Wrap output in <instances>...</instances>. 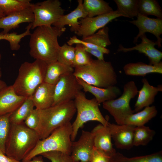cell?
I'll return each instance as SVG.
<instances>
[{
	"instance_id": "obj_15",
	"label": "cell",
	"mask_w": 162,
	"mask_h": 162,
	"mask_svg": "<svg viewBox=\"0 0 162 162\" xmlns=\"http://www.w3.org/2000/svg\"><path fill=\"white\" fill-rule=\"evenodd\" d=\"M141 40V43L136 44L134 47L126 48L119 44L117 50L118 52H126L133 50H137L139 53H143L147 56L149 61V64L154 65L160 62L162 58V52L154 47L158 43L148 39L145 34L139 37Z\"/></svg>"
},
{
	"instance_id": "obj_19",
	"label": "cell",
	"mask_w": 162,
	"mask_h": 162,
	"mask_svg": "<svg viewBox=\"0 0 162 162\" xmlns=\"http://www.w3.org/2000/svg\"><path fill=\"white\" fill-rule=\"evenodd\" d=\"M76 78L84 91L90 92L94 95L99 104L106 101L115 99L121 94L120 89L116 86L106 88H100L88 84L80 79Z\"/></svg>"
},
{
	"instance_id": "obj_35",
	"label": "cell",
	"mask_w": 162,
	"mask_h": 162,
	"mask_svg": "<svg viewBox=\"0 0 162 162\" xmlns=\"http://www.w3.org/2000/svg\"><path fill=\"white\" fill-rule=\"evenodd\" d=\"M11 113L0 116V149L5 154V145L10 126Z\"/></svg>"
},
{
	"instance_id": "obj_39",
	"label": "cell",
	"mask_w": 162,
	"mask_h": 162,
	"mask_svg": "<svg viewBox=\"0 0 162 162\" xmlns=\"http://www.w3.org/2000/svg\"><path fill=\"white\" fill-rule=\"evenodd\" d=\"M39 122L38 110L35 108L28 115L24 123L28 128L36 131Z\"/></svg>"
},
{
	"instance_id": "obj_8",
	"label": "cell",
	"mask_w": 162,
	"mask_h": 162,
	"mask_svg": "<svg viewBox=\"0 0 162 162\" xmlns=\"http://www.w3.org/2000/svg\"><path fill=\"white\" fill-rule=\"evenodd\" d=\"M138 90L135 82L130 81L124 86L123 92L117 99L106 101L103 107L113 117L117 124H124L125 118L134 113L130 106L131 100L138 93Z\"/></svg>"
},
{
	"instance_id": "obj_30",
	"label": "cell",
	"mask_w": 162,
	"mask_h": 162,
	"mask_svg": "<svg viewBox=\"0 0 162 162\" xmlns=\"http://www.w3.org/2000/svg\"><path fill=\"white\" fill-rule=\"evenodd\" d=\"M155 133L154 130L145 125L136 127L134 133L133 146L147 145L153 139Z\"/></svg>"
},
{
	"instance_id": "obj_48",
	"label": "cell",
	"mask_w": 162,
	"mask_h": 162,
	"mask_svg": "<svg viewBox=\"0 0 162 162\" xmlns=\"http://www.w3.org/2000/svg\"><path fill=\"white\" fill-rule=\"evenodd\" d=\"M73 162H79V161H74Z\"/></svg>"
},
{
	"instance_id": "obj_33",
	"label": "cell",
	"mask_w": 162,
	"mask_h": 162,
	"mask_svg": "<svg viewBox=\"0 0 162 162\" xmlns=\"http://www.w3.org/2000/svg\"><path fill=\"white\" fill-rule=\"evenodd\" d=\"M109 28L105 26L94 34L82 38V40L97 46L106 48L111 44L109 36Z\"/></svg>"
},
{
	"instance_id": "obj_41",
	"label": "cell",
	"mask_w": 162,
	"mask_h": 162,
	"mask_svg": "<svg viewBox=\"0 0 162 162\" xmlns=\"http://www.w3.org/2000/svg\"><path fill=\"white\" fill-rule=\"evenodd\" d=\"M84 49L86 51L98 59L100 60H104V53L98 49L89 48L84 46Z\"/></svg>"
},
{
	"instance_id": "obj_32",
	"label": "cell",
	"mask_w": 162,
	"mask_h": 162,
	"mask_svg": "<svg viewBox=\"0 0 162 162\" xmlns=\"http://www.w3.org/2000/svg\"><path fill=\"white\" fill-rule=\"evenodd\" d=\"M139 13L146 16H154L162 19V10L158 2L156 0H139Z\"/></svg>"
},
{
	"instance_id": "obj_42",
	"label": "cell",
	"mask_w": 162,
	"mask_h": 162,
	"mask_svg": "<svg viewBox=\"0 0 162 162\" xmlns=\"http://www.w3.org/2000/svg\"><path fill=\"white\" fill-rule=\"evenodd\" d=\"M15 160L7 156L0 149V162H14Z\"/></svg>"
},
{
	"instance_id": "obj_9",
	"label": "cell",
	"mask_w": 162,
	"mask_h": 162,
	"mask_svg": "<svg viewBox=\"0 0 162 162\" xmlns=\"http://www.w3.org/2000/svg\"><path fill=\"white\" fill-rule=\"evenodd\" d=\"M30 8L34 16L31 29L42 26H52L64 15V11L58 0H46L32 3Z\"/></svg>"
},
{
	"instance_id": "obj_12",
	"label": "cell",
	"mask_w": 162,
	"mask_h": 162,
	"mask_svg": "<svg viewBox=\"0 0 162 162\" xmlns=\"http://www.w3.org/2000/svg\"><path fill=\"white\" fill-rule=\"evenodd\" d=\"M94 147L93 134L82 130L79 139L72 142L70 156L74 161L90 162Z\"/></svg>"
},
{
	"instance_id": "obj_38",
	"label": "cell",
	"mask_w": 162,
	"mask_h": 162,
	"mask_svg": "<svg viewBox=\"0 0 162 162\" xmlns=\"http://www.w3.org/2000/svg\"><path fill=\"white\" fill-rule=\"evenodd\" d=\"M74 44H80L85 47L89 48L98 49L105 54H108L110 52V50L106 48L99 47L91 43L82 40H81L78 39L76 36H74L70 38V39L67 42V44L70 46H71Z\"/></svg>"
},
{
	"instance_id": "obj_21",
	"label": "cell",
	"mask_w": 162,
	"mask_h": 162,
	"mask_svg": "<svg viewBox=\"0 0 162 162\" xmlns=\"http://www.w3.org/2000/svg\"><path fill=\"white\" fill-rule=\"evenodd\" d=\"M142 82L143 86L138 91V96L134 110V112H139L144 107L152 104L158 92L162 91V85H159L157 87L151 86L145 78L142 79Z\"/></svg>"
},
{
	"instance_id": "obj_4",
	"label": "cell",
	"mask_w": 162,
	"mask_h": 162,
	"mask_svg": "<svg viewBox=\"0 0 162 162\" xmlns=\"http://www.w3.org/2000/svg\"><path fill=\"white\" fill-rule=\"evenodd\" d=\"M74 68L73 74L76 78L91 85L106 88L117 83V75L110 62L92 59L88 64Z\"/></svg>"
},
{
	"instance_id": "obj_23",
	"label": "cell",
	"mask_w": 162,
	"mask_h": 162,
	"mask_svg": "<svg viewBox=\"0 0 162 162\" xmlns=\"http://www.w3.org/2000/svg\"><path fill=\"white\" fill-rule=\"evenodd\" d=\"M125 74L128 75L144 76L151 73L162 74V62L154 65L139 62L129 63L123 67Z\"/></svg>"
},
{
	"instance_id": "obj_40",
	"label": "cell",
	"mask_w": 162,
	"mask_h": 162,
	"mask_svg": "<svg viewBox=\"0 0 162 162\" xmlns=\"http://www.w3.org/2000/svg\"><path fill=\"white\" fill-rule=\"evenodd\" d=\"M110 158L94 147L90 162H109Z\"/></svg>"
},
{
	"instance_id": "obj_2",
	"label": "cell",
	"mask_w": 162,
	"mask_h": 162,
	"mask_svg": "<svg viewBox=\"0 0 162 162\" xmlns=\"http://www.w3.org/2000/svg\"><path fill=\"white\" fill-rule=\"evenodd\" d=\"M40 140L37 132L23 123L11 124L5 145V154L17 161L22 160Z\"/></svg>"
},
{
	"instance_id": "obj_43",
	"label": "cell",
	"mask_w": 162,
	"mask_h": 162,
	"mask_svg": "<svg viewBox=\"0 0 162 162\" xmlns=\"http://www.w3.org/2000/svg\"><path fill=\"white\" fill-rule=\"evenodd\" d=\"M42 157L41 155L40 156H36L31 160L26 161H17L15 160L14 162H45L44 160Z\"/></svg>"
},
{
	"instance_id": "obj_6",
	"label": "cell",
	"mask_w": 162,
	"mask_h": 162,
	"mask_svg": "<svg viewBox=\"0 0 162 162\" xmlns=\"http://www.w3.org/2000/svg\"><path fill=\"white\" fill-rule=\"evenodd\" d=\"M72 132L70 122L58 128L46 138L39 140L34 148L22 161L30 160L35 156L52 151L70 155Z\"/></svg>"
},
{
	"instance_id": "obj_14",
	"label": "cell",
	"mask_w": 162,
	"mask_h": 162,
	"mask_svg": "<svg viewBox=\"0 0 162 162\" xmlns=\"http://www.w3.org/2000/svg\"><path fill=\"white\" fill-rule=\"evenodd\" d=\"M136 17V20L129 21L139 29V33L134 38V43L137 42L140 36L146 32H149L156 37L158 47H161L162 39L160 36L162 34V19L150 18L139 13Z\"/></svg>"
},
{
	"instance_id": "obj_31",
	"label": "cell",
	"mask_w": 162,
	"mask_h": 162,
	"mask_svg": "<svg viewBox=\"0 0 162 162\" xmlns=\"http://www.w3.org/2000/svg\"><path fill=\"white\" fill-rule=\"evenodd\" d=\"M139 0H114L116 10L123 16L131 19L137 17L139 13Z\"/></svg>"
},
{
	"instance_id": "obj_1",
	"label": "cell",
	"mask_w": 162,
	"mask_h": 162,
	"mask_svg": "<svg viewBox=\"0 0 162 162\" xmlns=\"http://www.w3.org/2000/svg\"><path fill=\"white\" fill-rule=\"evenodd\" d=\"M66 28L55 26L38 27L30 35L29 54L35 60L47 64L57 61L60 47L58 38L65 31Z\"/></svg>"
},
{
	"instance_id": "obj_16",
	"label": "cell",
	"mask_w": 162,
	"mask_h": 162,
	"mask_svg": "<svg viewBox=\"0 0 162 162\" xmlns=\"http://www.w3.org/2000/svg\"><path fill=\"white\" fill-rule=\"evenodd\" d=\"M91 132L94 136V146L96 149L110 158L116 153L113 147L111 136L107 126L99 124Z\"/></svg>"
},
{
	"instance_id": "obj_46",
	"label": "cell",
	"mask_w": 162,
	"mask_h": 162,
	"mask_svg": "<svg viewBox=\"0 0 162 162\" xmlns=\"http://www.w3.org/2000/svg\"><path fill=\"white\" fill-rule=\"evenodd\" d=\"M5 16L1 8L0 7V18H2Z\"/></svg>"
},
{
	"instance_id": "obj_18",
	"label": "cell",
	"mask_w": 162,
	"mask_h": 162,
	"mask_svg": "<svg viewBox=\"0 0 162 162\" xmlns=\"http://www.w3.org/2000/svg\"><path fill=\"white\" fill-rule=\"evenodd\" d=\"M34 16L31 8L13 13L0 18V28L3 30L0 34H4L19 27L22 23H32Z\"/></svg>"
},
{
	"instance_id": "obj_20",
	"label": "cell",
	"mask_w": 162,
	"mask_h": 162,
	"mask_svg": "<svg viewBox=\"0 0 162 162\" xmlns=\"http://www.w3.org/2000/svg\"><path fill=\"white\" fill-rule=\"evenodd\" d=\"M55 85L43 82L37 88L32 96L35 108L42 110L52 105Z\"/></svg>"
},
{
	"instance_id": "obj_24",
	"label": "cell",
	"mask_w": 162,
	"mask_h": 162,
	"mask_svg": "<svg viewBox=\"0 0 162 162\" xmlns=\"http://www.w3.org/2000/svg\"><path fill=\"white\" fill-rule=\"evenodd\" d=\"M74 68L56 61L47 64L44 82L55 85L60 77L65 74L73 72Z\"/></svg>"
},
{
	"instance_id": "obj_3",
	"label": "cell",
	"mask_w": 162,
	"mask_h": 162,
	"mask_svg": "<svg viewBox=\"0 0 162 162\" xmlns=\"http://www.w3.org/2000/svg\"><path fill=\"white\" fill-rule=\"evenodd\" d=\"M76 112L74 100L38 110L39 122L36 131L40 140L45 139L57 128L70 122Z\"/></svg>"
},
{
	"instance_id": "obj_27",
	"label": "cell",
	"mask_w": 162,
	"mask_h": 162,
	"mask_svg": "<svg viewBox=\"0 0 162 162\" xmlns=\"http://www.w3.org/2000/svg\"><path fill=\"white\" fill-rule=\"evenodd\" d=\"M109 162H162V151L152 154L128 158L119 152L111 156Z\"/></svg>"
},
{
	"instance_id": "obj_29",
	"label": "cell",
	"mask_w": 162,
	"mask_h": 162,
	"mask_svg": "<svg viewBox=\"0 0 162 162\" xmlns=\"http://www.w3.org/2000/svg\"><path fill=\"white\" fill-rule=\"evenodd\" d=\"M29 0H0V7L6 16L30 8Z\"/></svg>"
},
{
	"instance_id": "obj_36",
	"label": "cell",
	"mask_w": 162,
	"mask_h": 162,
	"mask_svg": "<svg viewBox=\"0 0 162 162\" xmlns=\"http://www.w3.org/2000/svg\"><path fill=\"white\" fill-rule=\"evenodd\" d=\"M73 67L85 65L90 63L92 59L89 54L85 50L84 46L80 44H76Z\"/></svg>"
},
{
	"instance_id": "obj_26",
	"label": "cell",
	"mask_w": 162,
	"mask_h": 162,
	"mask_svg": "<svg viewBox=\"0 0 162 162\" xmlns=\"http://www.w3.org/2000/svg\"><path fill=\"white\" fill-rule=\"evenodd\" d=\"M82 4L87 16L90 17L113 11L109 3L103 0H84Z\"/></svg>"
},
{
	"instance_id": "obj_47",
	"label": "cell",
	"mask_w": 162,
	"mask_h": 162,
	"mask_svg": "<svg viewBox=\"0 0 162 162\" xmlns=\"http://www.w3.org/2000/svg\"><path fill=\"white\" fill-rule=\"evenodd\" d=\"M2 76V73L1 71H0V80Z\"/></svg>"
},
{
	"instance_id": "obj_28",
	"label": "cell",
	"mask_w": 162,
	"mask_h": 162,
	"mask_svg": "<svg viewBox=\"0 0 162 162\" xmlns=\"http://www.w3.org/2000/svg\"><path fill=\"white\" fill-rule=\"evenodd\" d=\"M34 107L32 96L26 98L23 103L11 113L10 117V124H19L23 123Z\"/></svg>"
},
{
	"instance_id": "obj_25",
	"label": "cell",
	"mask_w": 162,
	"mask_h": 162,
	"mask_svg": "<svg viewBox=\"0 0 162 162\" xmlns=\"http://www.w3.org/2000/svg\"><path fill=\"white\" fill-rule=\"evenodd\" d=\"M158 111L154 106L145 107L142 111L132 114L125 119L124 124L136 127L144 125L157 115Z\"/></svg>"
},
{
	"instance_id": "obj_13",
	"label": "cell",
	"mask_w": 162,
	"mask_h": 162,
	"mask_svg": "<svg viewBox=\"0 0 162 162\" xmlns=\"http://www.w3.org/2000/svg\"><path fill=\"white\" fill-rule=\"evenodd\" d=\"M107 126L117 148L129 150L133 147L134 133L136 126L128 124H118L109 122Z\"/></svg>"
},
{
	"instance_id": "obj_7",
	"label": "cell",
	"mask_w": 162,
	"mask_h": 162,
	"mask_svg": "<svg viewBox=\"0 0 162 162\" xmlns=\"http://www.w3.org/2000/svg\"><path fill=\"white\" fill-rule=\"evenodd\" d=\"M74 101L77 114L72 124V142L75 140L79 129L88 121H97L104 126H107L109 122L102 115L99 108V104L95 98L88 99L85 94L81 91L76 96Z\"/></svg>"
},
{
	"instance_id": "obj_22",
	"label": "cell",
	"mask_w": 162,
	"mask_h": 162,
	"mask_svg": "<svg viewBox=\"0 0 162 162\" xmlns=\"http://www.w3.org/2000/svg\"><path fill=\"white\" fill-rule=\"evenodd\" d=\"M77 2V6L74 10L68 14L62 16L52 25L60 28L68 25L70 27V31L76 33L80 26L79 19L87 16L83 7V0H78Z\"/></svg>"
},
{
	"instance_id": "obj_5",
	"label": "cell",
	"mask_w": 162,
	"mask_h": 162,
	"mask_svg": "<svg viewBox=\"0 0 162 162\" xmlns=\"http://www.w3.org/2000/svg\"><path fill=\"white\" fill-rule=\"evenodd\" d=\"M47 65L38 59L32 62H25L22 63L12 85L16 93L26 98L32 97L37 88L44 82Z\"/></svg>"
},
{
	"instance_id": "obj_37",
	"label": "cell",
	"mask_w": 162,
	"mask_h": 162,
	"mask_svg": "<svg viewBox=\"0 0 162 162\" xmlns=\"http://www.w3.org/2000/svg\"><path fill=\"white\" fill-rule=\"evenodd\" d=\"M40 155L51 162H73L70 155L58 151H50L43 153Z\"/></svg>"
},
{
	"instance_id": "obj_45",
	"label": "cell",
	"mask_w": 162,
	"mask_h": 162,
	"mask_svg": "<svg viewBox=\"0 0 162 162\" xmlns=\"http://www.w3.org/2000/svg\"><path fill=\"white\" fill-rule=\"evenodd\" d=\"M4 40V36L3 34H0V40ZM1 54L0 53V71H1V68L0 66V64H1Z\"/></svg>"
},
{
	"instance_id": "obj_11",
	"label": "cell",
	"mask_w": 162,
	"mask_h": 162,
	"mask_svg": "<svg viewBox=\"0 0 162 162\" xmlns=\"http://www.w3.org/2000/svg\"><path fill=\"white\" fill-rule=\"evenodd\" d=\"M120 16H123L116 10L93 17L87 16L80 19L79 28L75 34L82 36V38H85L94 34L110 21Z\"/></svg>"
},
{
	"instance_id": "obj_44",
	"label": "cell",
	"mask_w": 162,
	"mask_h": 162,
	"mask_svg": "<svg viewBox=\"0 0 162 162\" xmlns=\"http://www.w3.org/2000/svg\"><path fill=\"white\" fill-rule=\"evenodd\" d=\"M7 86L5 82L2 80H0V91Z\"/></svg>"
},
{
	"instance_id": "obj_17",
	"label": "cell",
	"mask_w": 162,
	"mask_h": 162,
	"mask_svg": "<svg viewBox=\"0 0 162 162\" xmlns=\"http://www.w3.org/2000/svg\"><path fill=\"white\" fill-rule=\"evenodd\" d=\"M26 98L18 95L12 85L7 86L0 91V116L13 112Z\"/></svg>"
},
{
	"instance_id": "obj_34",
	"label": "cell",
	"mask_w": 162,
	"mask_h": 162,
	"mask_svg": "<svg viewBox=\"0 0 162 162\" xmlns=\"http://www.w3.org/2000/svg\"><path fill=\"white\" fill-rule=\"evenodd\" d=\"M75 51V47L65 43L60 46L58 55L57 61L73 68Z\"/></svg>"
},
{
	"instance_id": "obj_10",
	"label": "cell",
	"mask_w": 162,
	"mask_h": 162,
	"mask_svg": "<svg viewBox=\"0 0 162 162\" xmlns=\"http://www.w3.org/2000/svg\"><path fill=\"white\" fill-rule=\"evenodd\" d=\"M73 72L63 74L55 85L54 101L52 106L74 100L82 88Z\"/></svg>"
}]
</instances>
